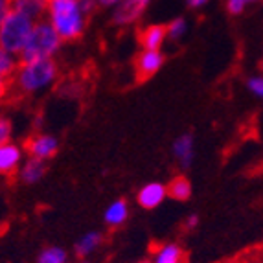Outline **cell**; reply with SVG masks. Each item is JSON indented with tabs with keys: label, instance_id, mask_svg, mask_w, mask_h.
I'll return each instance as SVG.
<instances>
[{
	"label": "cell",
	"instance_id": "277c9868",
	"mask_svg": "<svg viewBox=\"0 0 263 263\" xmlns=\"http://www.w3.org/2000/svg\"><path fill=\"white\" fill-rule=\"evenodd\" d=\"M33 26H35V21L9 9L4 17H0V48L18 55Z\"/></svg>",
	"mask_w": 263,
	"mask_h": 263
},
{
	"label": "cell",
	"instance_id": "5bb4252c",
	"mask_svg": "<svg viewBox=\"0 0 263 263\" xmlns=\"http://www.w3.org/2000/svg\"><path fill=\"white\" fill-rule=\"evenodd\" d=\"M127 215H129V206L127 202L118 199V201H112L107 206L105 214H103V219L109 227H120L127 221Z\"/></svg>",
	"mask_w": 263,
	"mask_h": 263
},
{
	"label": "cell",
	"instance_id": "4fadbf2b",
	"mask_svg": "<svg viewBox=\"0 0 263 263\" xmlns=\"http://www.w3.org/2000/svg\"><path fill=\"white\" fill-rule=\"evenodd\" d=\"M167 39V26L153 24L140 31V44L142 50H160L164 41Z\"/></svg>",
	"mask_w": 263,
	"mask_h": 263
},
{
	"label": "cell",
	"instance_id": "9c48e42d",
	"mask_svg": "<svg viewBox=\"0 0 263 263\" xmlns=\"http://www.w3.org/2000/svg\"><path fill=\"white\" fill-rule=\"evenodd\" d=\"M22 166V149L13 142L0 144V171L4 175H13Z\"/></svg>",
	"mask_w": 263,
	"mask_h": 263
},
{
	"label": "cell",
	"instance_id": "30bf717a",
	"mask_svg": "<svg viewBox=\"0 0 263 263\" xmlns=\"http://www.w3.org/2000/svg\"><path fill=\"white\" fill-rule=\"evenodd\" d=\"M167 197V186L160 184V182H149L140 188L138 195H136V201L142 208H157L158 204H162V201Z\"/></svg>",
	"mask_w": 263,
	"mask_h": 263
},
{
	"label": "cell",
	"instance_id": "ffe728a7",
	"mask_svg": "<svg viewBox=\"0 0 263 263\" xmlns=\"http://www.w3.org/2000/svg\"><path fill=\"white\" fill-rule=\"evenodd\" d=\"M186 31H188V22H186L182 17L173 18V21L167 24V39L180 41L186 35Z\"/></svg>",
	"mask_w": 263,
	"mask_h": 263
},
{
	"label": "cell",
	"instance_id": "8fae6325",
	"mask_svg": "<svg viewBox=\"0 0 263 263\" xmlns=\"http://www.w3.org/2000/svg\"><path fill=\"white\" fill-rule=\"evenodd\" d=\"M173 155L182 167L192 166L193 158H195V138H193L192 133H182L173 142Z\"/></svg>",
	"mask_w": 263,
	"mask_h": 263
},
{
	"label": "cell",
	"instance_id": "d4e9b609",
	"mask_svg": "<svg viewBox=\"0 0 263 263\" xmlns=\"http://www.w3.org/2000/svg\"><path fill=\"white\" fill-rule=\"evenodd\" d=\"M96 2H98V6H101V8H116L120 2H123V0H96Z\"/></svg>",
	"mask_w": 263,
	"mask_h": 263
},
{
	"label": "cell",
	"instance_id": "3957f363",
	"mask_svg": "<svg viewBox=\"0 0 263 263\" xmlns=\"http://www.w3.org/2000/svg\"><path fill=\"white\" fill-rule=\"evenodd\" d=\"M63 39L57 33L55 28L50 24V21H39L31 30L26 44L22 52L18 53L22 63L39 61V59H53L59 48H61Z\"/></svg>",
	"mask_w": 263,
	"mask_h": 263
},
{
	"label": "cell",
	"instance_id": "8992f818",
	"mask_svg": "<svg viewBox=\"0 0 263 263\" xmlns=\"http://www.w3.org/2000/svg\"><path fill=\"white\" fill-rule=\"evenodd\" d=\"M166 57L160 50H142L138 55H136L135 68H136V78L140 81L153 78L160 68H162Z\"/></svg>",
	"mask_w": 263,
	"mask_h": 263
},
{
	"label": "cell",
	"instance_id": "ba28073f",
	"mask_svg": "<svg viewBox=\"0 0 263 263\" xmlns=\"http://www.w3.org/2000/svg\"><path fill=\"white\" fill-rule=\"evenodd\" d=\"M50 0H9V9L17 13L30 17L31 21H43L44 15H48Z\"/></svg>",
	"mask_w": 263,
	"mask_h": 263
},
{
	"label": "cell",
	"instance_id": "d6986e66",
	"mask_svg": "<svg viewBox=\"0 0 263 263\" xmlns=\"http://www.w3.org/2000/svg\"><path fill=\"white\" fill-rule=\"evenodd\" d=\"M35 263H68V254L61 247H48L37 256Z\"/></svg>",
	"mask_w": 263,
	"mask_h": 263
},
{
	"label": "cell",
	"instance_id": "603a6c76",
	"mask_svg": "<svg viewBox=\"0 0 263 263\" xmlns=\"http://www.w3.org/2000/svg\"><path fill=\"white\" fill-rule=\"evenodd\" d=\"M11 131H13V127H11V122H9L8 118L0 120V144H6V142H9V138H11Z\"/></svg>",
	"mask_w": 263,
	"mask_h": 263
},
{
	"label": "cell",
	"instance_id": "6da1fadb",
	"mask_svg": "<svg viewBox=\"0 0 263 263\" xmlns=\"http://www.w3.org/2000/svg\"><path fill=\"white\" fill-rule=\"evenodd\" d=\"M87 18L81 0H50L48 21L63 41H76L83 35Z\"/></svg>",
	"mask_w": 263,
	"mask_h": 263
},
{
	"label": "cell",
	"instance_id": "9a60e30c",
	"mask_svg": "<svg viewBox=\"0 0 263 263\" xmlns=\"http://www.w3.org/2000/svg\"><path fill=\"white\" fill-rule=\"evenodd\" d=\"M151 263H184V252L175 243H167L155 250Z\"/></svg>",
	"mask_w": 263,
	"mask_h": 263
},
{
	"label": "cell",
	"instance_id": "5b68a950",
	"mask_svg": "<svg viewBox=\"0 0 263 263\" xmlns=\"http://www.w3.org/2000/svg\"><path fill=\"white\" fill-rule=\"evenodd\" d=\"M151 0H123L114 8L112 22L116 26H131L149 8Z\"/></svg>",
	"mask_w": 263,
	"mask_h": 263
},
{
	"label": "cell",
	"instance_id": "44dd1931",
	"mask_svg": "<svg viewBox=\"0 0 263 263\" xmlns=\"http://www.w3.org/2000/svg\"><path fill=\"white\" fill-rule=\"evenodd\" d=\"M247 88H249V92L252 94V96L263 100V74L250 76V78L247 79Z\"/></svg>",
	"mask_w": 263,
	"mask_h": 263
},
{
	"label": "cell",
	"instance_id": "e0dca14e",
	"mask_svg": "<svg viewBox=\"0 0 263 263\" xmlns=\"http://www.w3.org/2000/svg\"><path fill=\"white\" fill-rule=\"evenodd\" d=\"M18 66H21V57L17 53H11L8 50L0 48V76H2V81H6L8 78L13 79Z\"/></svg>",
	"mask_w": 263,
	"mask_h": 263
},
{
	"label": "cell",
	"instance_id": "cb8c5ba5",
	"mask_svg": "<svg viewBox=\"0 0 263 263\" xmlns=\"http://www.w3.org/2000/svg\"><path fill=\"white\" fill-rule=\"evenodd\" d=\"M197 224H199V217L195 214H192V215H188V217H186L184 227L188 228V230H193V228L197 227Z\"/></svg>",
	"mask_w": 263,
	"mask_h": 263
},
{
	"label": "cell",
	"instance_id": "52a82bcc",
	"mask_svg": "<svg viewBox=\"0 0 263 263\" xmlns=\"http://www.w3.org/2000/svg\"><path fill=\"white\" fill-rule=\"evenodd\" d=\"M59 142L55 136L52 135H33L30 140L26 142V149L30 153V157L39 158V160H48L57 153Z\"/></svg>",
	"mask_w": 263,
	"mask_h": 263
},
{
	"label": "cell",
	"instance_id": "ac0fdd59",
	"mask_svg": "<svg viewBox=\"0 0 263 263\" xmlns=\"http://www.w3.org/2000/svg\"><path fill=\"white\" fill-rule=\"evenodd\" d=\"M167 197L175 201H188L192 197V184L186 177H177L167 186Z\"/></svg>",
	"mask_w": 263,
	"mask_h": 263
},
{
	"label": "cell",
	"instance_id": "2e32d148",
	"mask_svg": "<svg viewBox=\"0 0 263 263\" xmlns=\"http://www.w3.org/2000/svg\"><path fill=\"white\" fill-rule=\"evenodd\" d=\"M101 241H103V236H101L100 232L85 234V236L79 237L78 243H76V247H74L76 256H78V258H87V256L94 254L98 247L101 245Z\"/></svg>",
	"mask_w": 263,
	"mask_h": 263
},
{
	"label": "cell",
	"instance_id": "83f0119b",
	"mask_svg": "<svg viewBox=\"0 0 263 263\" xmlns=\"http://www.w3.org/2000/svg\"><path fill=\"white\" fill-rule=\"evenodd\" d=\"M261 70H263V59H261Z\"/></svg>",
	"mask_w": 263,
	"mask_h": 263
},
{
	"label": "cell",
	"instance_id": "484cf974",
	"mask_svg": "<svg viewBox=\"0 0 263 263\" xmlns=\"http://www.w3.org/2000/svg\"><path fill=\"white\" fill-rule=\"evenodd\" d=\"M206 2H208V0H186V4H188L192 9L202 8V6H206Z\"/></svg>",
	"mask_w": 263,
	"mask_h": 263
},
{
	"label": "cell",
	"instance_id": "7c38bea8",
	"mask_svg": "<svg viewBox=\"0 0 263 263\" xmlns=\"http://www.w3.org/2000/svg\"><path fill=\"white\" fill-rule=\"evenodd\" d=\"M44 173H46V162L30 157L26 162H22L21 170H18V179L22 184H37L41 182Z\"/></svg>",
	"mask_w": 263,
	"mask_h": 263
},
{
	"label": "cell",
	"instance_id": "7a4b0ae2",
	"mask_svg": "<svg viewBox=\"0 0 263 263\" xmlns=\"http://www.w3.org/2000/svg\"><path fill=\"white\" fill-rule=\"evenodd\" d=\"M57 72L59 70L53 59H39V61L28 63L21 61V66L11 79V83L22 94H39L55 83Z\"/></svg>",
	"mask_w": 263,
	"mask_h": 263
},
{
	"label": "cell",
	"instance_id": "4316f807",
	"mask_svg": "<svg viewBox=\"0 0 263 263\" xmlns=\"http://www.w3.org/2000/svg\"><path fill=\"white\" fill-rule=\"evenodd\" d=\"M138 263H151V261H138Z\"/></svg>",
	"mask_w": 263,
	"mask_h": 263
},
{
	"label": "cell",
	"instance_id": "7402d4cb",
	"mask_svg": "<svg viewBox=\"0 0 263 263\" xmlns=\"http://www.w3.org/2000/svg\"><path fill=\"white\" fill-rule=\"evenodd\" d=\"M259 0H227V9L230 15H241L247 6L256 4Z\"/></svg>",
	"mask_w": 263,
	"mask_h": 263
}]
</instances>
